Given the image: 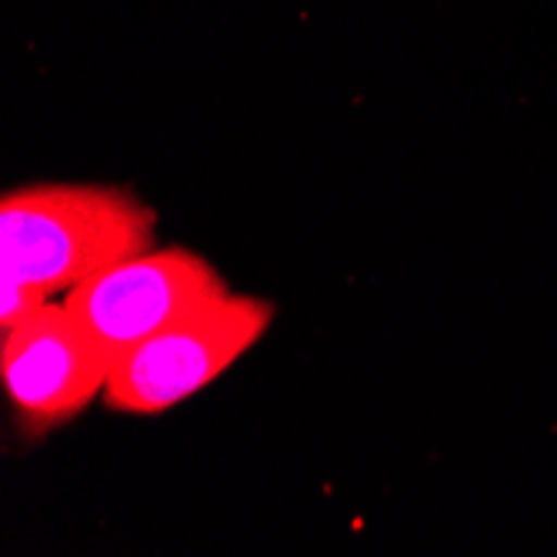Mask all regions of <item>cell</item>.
Segmentation results:
<instances>
[{
	"label": "cell",
	"mask_w": 557,
	"mask_h": 557,
	"mask_svg": "<svg viewBox=\"0 0 557 557\" xmlns=\"http://www.w3.org/2000/svg\"><path fill=\"white\" fill-rule=\"evenodd\" d=\"M158 211L111 184H27L0 200V271L50 297L154 247Z\"/></svg>",
	"instance_id": "1"
},
{
	"label": "cell",
	"mask_w": 557,
	"mask_h": 557,
	"mask_svg": "<svg viewBox=\"0 0 557 557\" xmlns=\"http://www.w3.org/2000/svg\"><path fill=\"white\" fill-rule=\"evenodd\" d=\"M274 324V304L224 294L208 308L147 337L114 361L104 404L131 418H161L231 371Z\"/></svg>",
	"instance_id": "2"
},
{
	"label": "cell",
	"mask_w": 557,
	"mask_h": 557,
	"mask_svg": "<svg viewBox=\"0 0 557 557\" xmlns=\"http://www.w3.org/2000/svg\"><path fill=\"white\" fill-rule=\"evenodd\" d=\"M231 294L221 271L197 250L150 247L64 294L71 318L117 361L131 347Z\"/></svg>",
	"instance_id": "3"
},
{
	"label": "cell",
	"mask_w": 557,
	"mask_h": 557,
	"mask_svg": "<svg viewBox=\"0 0 557 557\" xmlns=\"http://www.w3.org/2000/svg\"><path fill=\"white\" fill-rule=\"evenodd\" d=\"M111 368L114 361L64 304H47L27 324L0 334V381L30 437L77 421L104 397Z\"/></svg>",
	"instance_id": "4"
},
{
	"label": "cell",
	"mask_w": 557,
	"mask_h": 557,
	"mask_svg": "<svg viewBox=\"0 0 557 557\" xmlns=\"http://www.w3.org/2000/svg\"><path fill=\"white\" fill-rule=\"evenodd\" d=\"M47 304H50V294L44 287L0 271V334L27 324L34 314L47 308Z\"/></svg>",
	"instance_id": "5"
}]
</instances>
